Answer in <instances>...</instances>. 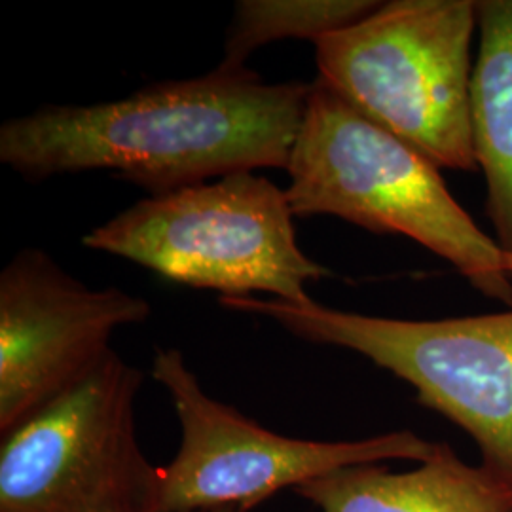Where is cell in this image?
<instances>
[{
  "label": "cell",
  "mask_w": 512,
  "mask_h": 512,
  "mask_svg": "<svg viewBox=\"0 0 512 512\" xmlns=\"http://www.w3.org/2000/svg\"><path fill=\"white\" fill-rule=\"evenodd\" d=\"M311 84L247 67L156 82L95 105H50L0 128V162L44 181L110 171L160 196L241 171L287 167Z\"/></svg>",
  "instance_id": "6da1fadb"
},
{
  "label": "cell",
  "mask_w": 512,
  "mask_h": 512,
  "mask_svg": "<svg viewBox=\"0 0 512 512\" xmlns=\"http://www.w3.org/2000/svg\"><path fill=\"white\" fill-rule=\"evenodd\" d=\"M285 169L294 217L330 215L414 239L476 291L512 308L509 256L450 194L439 167L319 78Z\"/></svg>",
  "instance_id": "7a4b0ae2"
},
{
  "label": "cell",
  "mask_w": 512,
  "mask_h": 512,
  "mask_svg": "<svg viewBox=\"0 0 512 512\" xmlns=\"http://www.w3.org/2000/svg\"><path fill=\"white\" fill-rule=\"evenodd\" d=\"M287 190L253 171L133 203L82 238L97 253L230 298L255 293L304 304L330 272L306 255Z\"/></svg>",
  "instance_id": "3957f363"
},
{
  "label": "cell",
  "mask_w": 512,
  "mask_h": 512,
  "mask_svg": "<svg viewBox=\"0 0 512 512\" xmlns=\"http://www.w3.org/2000/svg\"><path fill=\"white\" fill-rule=\"evenodd\" d=\"M476 2L393 0L315 44L319 80L437 167L475 169Z\"/></svg>",
  "instance_id": "277c9868"
},
{
  "label": "cell",
  "mask_w": 512,
  "mask_h": 512,
  "mask_svg": "<svg viewBox=\"0 0 512 512\" xmlns=\"http://www.w3.org/2000/svg\"><path fill=\"white\" fill-rule=\"evenodd\" d=\"M226 310L264 315L313 344L361 353L412 385L423 406L467 431L482 465L512 488V310L406 321L332 310L313 300L220 296Z\"/></svg>",
  "instance_id": "5b68a950"
},
{
  "label": "cell",
  "mask_w": 512,
  "mask_h": 512,
  "mask_svg": "<svg viewBox=\"0 0 512 512\" xmlns=\"http://www.w3.org/2000/svg\"><path fill=\"white\" fill-rule=\"evenodd\" d=\"M143 372L114 349L2 437L0 512H162V467L143 454Z\"/></svg>",
  "instance_id": "8992f818"
},
{
  "label": "cell",
  "mask_w": 512,
  "mask_h": 512,
  "mask_svg": "<svg viewBox=\"0 0 512 512\" xmlns=\"http://www.w3.org/2000/svg\"><path fill=\"white\" fill-rule=\"evenodd\" d=\"M152 376L169 393L183 427L179 454L162 467V512H245L283 488L346 467L393 459L423 463L439 450L412 431L340 442L279 435L211 399L179 349H156Z\"/></svg>",
  "instance_id": "52a82bcc"
},
{
  "label": "cell",
  "mask_w": 512,
  "mask_h": 512,
  "mask_svg": "<svg viewBox=\"0 0 512 512\" xmlns=\"http://www.w3.org/2000/svg\"><path fill=\"white\" fill-rule=\"evenodd\" d=\"M150 302L116 287L92 289L40 249H21L0 274V435L101 365L122 327Z\"/></svg>",
  "instance_id": "ba28073f"
},
{
  "label": "cell",
  "mask_w": 512,
  "mask_h": 512,
  "mask_svg": "<svg viewBox=\"0 0 512 512\" xmlns=\"http://www.w3.org/2000/svg\"><path fill=\"white\" fill-rule=\"evenodd\" d=\"M321 512H512V488L486 465H469L439 444L420 467H346L294 488Z\"/></svg>",
  "instance_id": "9c48e42d"
},
{
  "label": "cell",
  "mask_w": 512,
  "mask_h": 512,
  "mask_svg": "<svg viewBox=\"0 0 512 512\" xmlns=\"http://www.w3.org/2000/svg\"><path fill=\"white\" fill-rule=\"evenodd\" d=\"M480 52L471 107L476 164L488 183V215L512 275V0L476 2Z\"/></svg>",
  "instance_id": "30bf717a"
},
{
  "label": "cell",
  "mask_w": 512,
  "mask_h": 512,
  "mask_svg": "<svg viewBox=\"0 0 512 512\" xmlns=\"http://www.w3.org/2000/svg\"><path fill=\"white\" fill-rule=\"evenodd\" d=\"M378 4L370 0H239L220 65L241 69L258 48L279 40L317 44L366 18Z\"/></svg>",
  "instance_id": "8fae6325"
},
{
  "label": "cell",
  "mask_w": 512,
  "mask_h": 512,
  "mask_svg": "<svg viewBox=\"0 0 512 512\" xmlns=\"http://www.w3.org/2000/svg\"><path fill=\"white\" fill-rule=\"evenodd\" d=\"M213 512H241L238 509H222V511H213Z\"/></svg>",
  "instance_id": "7c38bea8"
}]
</instances>
